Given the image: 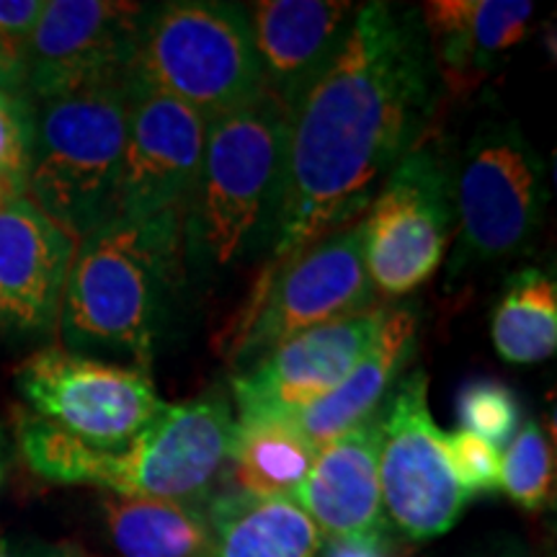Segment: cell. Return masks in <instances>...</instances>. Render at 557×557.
I'll list each match as a JSON object with an SVG mask.
<instances>
[{"instance_id": "obj_22", "label": "cell", "mask_w": 557, "mask_h": 557, "mask_svg": "<svg viewBox=\"0 0 557 557\" xmlns=\"http://www.w3.org/2000/svg\"><path fill=\"white\" fill-rule=\"evenodd\" d=\"M107 534L120 557H209L205 506L114 496L103 500Z\"/></svg>"}, {"instance_id": "obj_7", "label": "cell", "mask_w": 557, "mask_h": 557, "mask_svg": "<svg viewBox=\"0 0 557 557\" xmlns=\"http://www.w3.org/2000/svg\"><path fill=\"white\" fill-rule=\"evenodd\" d=\"M545 160L519 124H480L455 173L457 246L449 276L521 253L545 220Z\"/></svg>"}, {"instance_id": "obj_8", "label": "cell", "mask_w": 557, "mask_h": 557, "mask_svg": "<svg viewBox=\"0 0 557 557\" xmlns=\"http://www.w3.org/2000/svg\"><path fill=\"white\" fill-rule=\"evenodd\" d=\"M374 297L364 263V222L357 220L271 263L233 338L230 359L238 369L253 364L297 333L374 308Z\"/></svg>"}, {"instance_id": "obj_17", "label": "cell", "mask_w": 557, "mask_h": 557, "mask_svg": "<svg viewBox=\"0 0 557 557\" xmlns=\"http://www.w3.org/2000/svg\"><path fill=\"white\" fill-rule=\"evenodd\" d=\"M382 410L333 438L292 500L308 513L323 537L369 540L385 532L380 493Z\"/></svg>"}, {"instance_id": "obj_6", "label": "cell", "mask_w": 557, "mask_h": 557, "mask_svg": "<svg viewBox=\"0 0 557 557\" xmlns=\"http://www.w3.org/2000/svg\"><path fill=\"white\" fill-rule=\"evenodd\" d=\"M124 143V83H107L34 103L26 199L75 240L86 238L116 218Z\"/></svg>"}, {"instance_id": "obj_29", "label": "cell", "mask_w": 557, "mask_h": 557, "mask_svg": "<svg viewBox=\"0 0 557 557\" xmlns=\"http://www.w3.org/2000/svg\"><path fill=\"white\" fill-rule=\"evenodd\" d=\"M0 557H78L75 547L26 537H0Z\"/></svg>"}, {"instance_id": "obj_19", "label": "cell", "mask_w": 557, "mask_h": 557, "mask_svg": "<svg viewBox=\"0 0 557 557\" xmlns=\"http://www.w3.org/2000/svg\"><path fill=\"white\" fill-rule=\"evenodd\" d=\"M418 320L421 318L416 305H389L377 338L344 382L312 406L289 416L315 455L329 447L333 438L377 413L380 403L389 398L403 380V369L416 354Z\"/></svg>"}, {"instance_id": "obj_15", "label": "cell", "mask_w": 557, "mask_h": 557, "mask_svg": "<svg viewBox=\"0 0 557 557\" xmlns=\"http://www.w3.org/2000/svg\"><path fill=\"white\" fill-rule=\"evenodd\" d=\"M357 3L338 0H259L248 24L263 88L292 114L344 45Z\"/></svg>"}, {"instance_id": "obj_28", "label": "cell", "mask_w": 557, "mask_h": 557, "mask_svg": "<svg viewBox=\"0 0 557 557\" xmlns=\"http://www.w3.org/2000/svg\"><path fill=\"white\" fill-rule=\"evenodd\" d=\"M449 468L465 496L491 493L500 487V451L470 431H455L444 438Z\"/></svg>"}, {"instance_id": "obj_30", "label": "cell", "mask_w": 557, "mask_h": 557, "mask_svg": "<svg viewBox=\"0 0 557 557\" xmlns=\"http://www.w3.org/2000/svg\"><path fill=\"white\" fill-rule=\"evenodd\" d=\"M318 557H387L382 537L369 540H333L329 549H320Z\"/></svg>"}, {"instance_id": "obj_18", "label": "cell", "mask_w": 557, "mask_h": 557, "mask_svg": "<svg viewBox=\"0 0 557 557\" xmlns=\"http://www.w3.org/2000/svg\"><path fill=\"white\" fill-rule=\"evenodd\" d=\"M421 24L442 86L465 94L527 37L534 3L524 0H431Z\"/></svg>"}, {"instance_id": "obj_14", "label": "cell", "mask_w": 557, "mask_h": 557, "mask_svg": "<svg viewBox=\"0 0 557 557\" xmlns=\"http://www.w3.org/2000/svg\"><path fill=\"white\" fill-rule=\"evenodd\" d=\"M389 305L297 333L233 377L238 418H289L336 389L369 351Z\"/></svg>"}, {"instance_id": "obj_12", "label": "cell", "mask_w": 557, "mask_h": 557, "mask_svg": "<svg viewBox=\"0 0 557 557\" xmlns=\"http://www.w3.org/2000/svg\"><path fill=\"white\" fill-rule=\"evenodd\" d=\"M148 5L47 0L32 34L26 96L34 103L124 83Z\"/></svg>"}, {"instance_id": "obj_23", "label": "cell", "mask_w": 557, "mask_h": 557, "mask_svg": "<svg viewBox=\"0 0 557 557\" xmlns=\"http://www.w3.org/2000/svg\"><path fill=\"white\" fill-rule=\"evenodd\" d=\"M493 346L511 364H540L557 348V284L542 269L508 278L493 310Z\"/></svg>"}, {"instance_id": "obj_20", "label": "cell", "mask_w": 557, "mask_h": 557, "mask_svg": "<svg viewBox=\"0 0 557 557\" xmlns=\"http://www.w3.org/2000/svg\"><path fill=\"white\" fill-rule=\"evenodd\" d=\"M209 557H318L323 534L292 498L222 493L207 500Z\"/></svg>"}, {"instance_id": "obj_1", "label": "cell", "mask_w": 557, "mask_h": 557, "mask_svg": "<svg viewBox=\"0 0 557 557\" xmlns=\"http://www.w3.org/2000/svg\"><path fill=\"white\" fill-rule=\"evenodd\" d=\"M436 83L421 13L361 3L336 60L289 114L271 263L361 220L395 165L423 143Z\"/></svg>"}, {"instance_id": "obj_21", "label": "cell", "mask_w": 557, "mask_h": 557, "mask_svg": "<svg viewBox=\"0 0 557 557\" xmlns=\"http://www.w3.org/2000/svg\"><path fill=\"white\" fill-rule=\"evenodd\" d=\"M315 457V449L289 418H235L227 468L238 493L292 498Z\"/></svg>"}, {"instance_id": "obj_10", "label": "cell", "mask_w": 557, "mask_h": 557, "mask_svg": "<svg viewBox=\"0 0 557 557\" xmlns=\"http://www.w3.org/2000/svg\"><path fill=\"white\" fill-rule=\"evenodd\" d=\"M32 416L96 449H122L163 413L150 374L137 367L45 348L16 372Z\"/></svg>"}, {"instance_id": "obj_9", "label": "cell", "mask_w": 557, "mask_h": 557, "mask_svg": "<svg viewBox=\"0 0 557 557\" xmlns=\"http://www.w3.org/2000/svg\"><path fill=\"white\" fill-rule=\"evenodd\" d=\"M364 263L382 297H403L442 267L455 225V171L431 145L395 165L364 214Z\"/></svg>"}, {"instance_id": "obj_25", "label": "cell", "mask_w": 557, "mask_h": 557, "mask_svg": "<svg viewBox=\"0 0 557 557\" xmlns=\"http://www.w3.org/2000/svg\"><path fill=\"white\" fill-rule=\"evenodd\" d=\"M34 143V101L0 90V209L26 199Z\"/></svg>"}, {"instance_id": "obj_31", "label": "cell", "mask_w": 557, "mask_h": 557, "mask_svg": "<svg viewBox=\"0 0 557 557\" xmlns=\"http://www.w3.org/2000/svg\"><path fill=\"white\" fill-rule=\"evenodd\" d=\"M5 465H9V444H5L3 429H0V480L5 475Z\"/></svg>"}, {"instance_id": "obj_13", "label": "cell", "mask_w": 557, "mask_h": 557, "mask_svg": "<svg viewBox=\"0 0 557 557\" xmlns=\"http://www.w3.org/2000/svg\"><path fill=\"white\" fill-rule=\"evenodd\" d=\"M207 127L205 116L181 101L148 90H127V143L116 218L184 220L205 158Z\"/></svg>"}, {"instance_id": "obj_16", "label": "cell", "mask_w": 557, "mask_h": 557, "mask_svg": "<svg viewBox=\"0 0 557 557\" xmlns=\"http://www.w3.org/2000/svg\"><path fill=\"white\" fill-rule=\"evenodd\" d=\"M75 246L32 199L0 209V329L29 336L58 323Z\"/></svg>"}, {"instance_id": "obj_26", "label": "cell", "mask_w": 557, "mask_h": 557, "mask_svg": "<svg viewBox=\"0 0 557 557\" xmlns=\"http://www.w3.org/2000/svg\"><path fill=\"white\" fill-rule=\"evenodd\" d=\"M465 431L485 438L493 447H506L521 426V406L511 387L498 380H472L457 400Z\"/></svg>"}, {"instance_id": "obj_5", "label": "cell", "mask_w": 557, "mask_h": 557, "mask_svg": "<svg viewBox=\"0 0 557 557\" xmlns=\"http://www.w3.org/2000/svg\"><path fill=\"white\" fill-rule=\"evenodd\" d=\"M127 90L169 96L207 122L267 94L246 5L171 0L145 9Z\"/></svg>"}, {"instance_id": "obj_11", "label": "cell", "mask_w": 557, "mask_h": 557, "mask_svg": "<svg viewBox=\"0 0 557 557\" xmlns=\"http://www.w3.org/2000/svg\"><path fill=\"white\" fill-rule=\"evenodd\" d=\"M444 438L429 408L426 372L416 369L389 393L380 431L382 508L410 540L447 534L470 500L449 468Z\"/></svg>"}, {"instance_id": "obj_2", "label": "cell", "mask_w": 557, "mask_h": 557, "mask_svg": "<svg viewBox=\"0 0 557 557\" xmlns=\"http://www.w3.org/2000/svg\"><path fill=\"white\" fill-rule=\"evenodd\" d=\"M181 222L114 218L78 240L58 312L65 351L124 357L148 372L186 278Z\"/></svg>"}, {"instance_id": "obj_27", "label": "cell", "mask_w": 557, "mask_h": 557, "mask_svg": "<svg viewBox=\"0 0 557 557\" xmlns=\"http://www.w3.org/2000/svg\"><path fill=\"white\" fill-rule=\"evenodd\" d=\"M45 0H0V90L26 94L32 34Z\"/></svg>"}, {"instance_id": "obj_24", "label": "cell", "mask_w": 557, "mask_h": 557, "mask_svg": "<svg viewBox=\"0 0 557 557\" xmlns=\"http://www.w3.org/2000/svg\"><path fill=\"white\" fill-rule=\"evenodd\" d=\"M553 447L537 421L521 423L500 457V487L524 511H540L553 496Z\"/></svg>"}, {"instance_id": "obj_3", "label": "cell", "mask_w": 557, "mask_h": 557, "mask_svg": "<svg viewBox=\"0 0 557 557\" xmlns=\"http://www.w3.org/2000/svg\"><path fill=\"white\" fill-rule=\"evenodd\" d=\"M18 447L37 475L54 483L99 485L127 498L205 506L227 468L235 413L220 389L165 406L122 449H96L37 416H18Z\"/></svg>"}, {"instance_id": "obj_4", "label": "cell", "mask_w": 557, "mask_h": 557, "mask_svg": "<svg viewBox=\"0 0 557 557\" xmlns=\"http://www.w3.org/2000/svg\"><path fill=\"white\" fill-rule=\"evenodd\" d=\"M289 114L263 94L209 122L201 169L184 222V274L212 282L271 250L284 191Z\"/></svg>"}]
</instances>
